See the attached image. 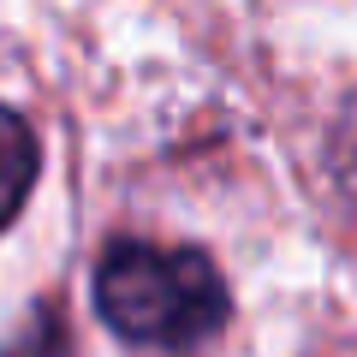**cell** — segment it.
I'll return each mask as SVG.
<instances>
[{
    "mask_svg": "<svg viewBox=\"0 0 357 357\" xmlns=\"http://www.w3.org/2000/svg\"><path fill=\"white\" fill-rule=\"evenodd\" d=\"M96 310L131 345L191 351L208 333H220L232 298L203 250H161L143 238H119L96 262Z\"/></svg>",
    "mask_w": 357,
    "mask_h": 357,
    "instance_id": "obj_1",
    "label": "cell"
},
{
    "mask_svg": "<svg viewBox=\"0 0 357 357\" xmlns=\"http://www.w3.org/2000/svg\"><path fill=\"white\" fill-rule=\"evenodd\" d=\"M42 173V149H36V131L24 126V114L0 102V232L13 227V215L24 208L30 185Z\"/></svg>",
    "mask_w": 357,
    "mask_h": 357,
    "instance_id": "obj_2",
    "label": "cell"
},
{
    "mask_svg": "<svg viewBox=\"0 0 357 357\" xmlns=\"http://www.w3.org/2000/svg\"><path fill=\"white\" fill-rule=\"evenodd\" d=\"M340 178H345V191L357 197V114L345 119V131H340Z\"/></svg>",
    "mask_w": 357,
    "mask_h": 357,
    "instance_id": "obj_3",
    "label": "cell"
}]
</instances>
